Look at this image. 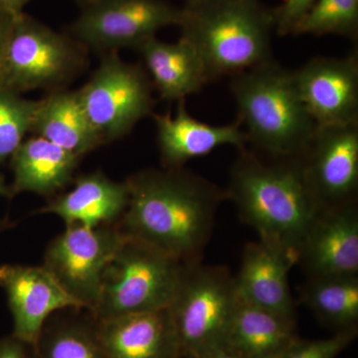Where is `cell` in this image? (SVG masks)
Listing matches in <instances>:
<instances>
[{"label":"cell","instance_id":"obj_24","mask_svg":"<svg viewBox=\"0 0 358 358\" xmlns=\"http://www.w3.org/2000/svg\"><path fill=\"white\" fill-rule=\"evenodd\" d=\"M35 358H107L91 322L54 313L33 345Z\"/></svg>","mask_w":358,"mask_h":358},{"label":"cell","instance_id":"obj_26","mask_svg":"<svg viewBox=\"0 0 358 358\" xmlns=\"http://www.w3.org/2000/svg\"><path fill=\"white\" fill-rule=\"evenodd\" d=\"M37 105L38 100H28L0 84V164L10 159L30 134Z\"/></svg>","mask_w":358,"mask_h":358},{"label":"cell","instance_id":"obj_25","mask_svg":"<svg viewBox=\"0 0 358 358\" xmlns=\"http://www.w3.org/2000/svg\"><path fill=\"white\" fill-rule=\"evenodd\" d=\"M338 35L353 41L358 35V0H317L293 35Z\"/></svg>","mask_w":358,"mask_h":358},{"label":"cell","instance_id":"obj_12","mask_svg":"<svg viewBox=\"0 0 358 358\" xmlns=\"http://www.w3.org/2000/svg\"><path fill=\"white\" fill-rule=\"evenodd\" d=\"M306 109L317 127L358 124V57L317 56L293 71Z\"/></svg>","mask_w":358,"mask_h":358},{"label":"cell","instance_id":"obj_20","mask_svg":"<svg viewBox=\"0 0 358 358\" xmlns=\"http://www.w3.org/2000/svg\"><path fill=\"white\" fill-rule=\"evenodd\" d=\"M81 157L38 136L26 138L11 155L13 196L22 192L51 197L74 180Z\"/></svg>","mask_w":358,"mask_h":358},{"label":"cell","instance_id":"obj_16","mask_svg":"<svg viewBox=\"0 0 358 358\" xmlns=\"http://www.w3.org/2000/svg\"><path fill=\"white\" fill-rule=\"evenodd\" d=\"M157 129V147L164 169H179L216 148L232 145L238 150L248 145L246 133L239 122L213 126L193 117L185 100L178 101L176 115L152 114Z\"/></svg>","mask_w":358,"mask_h":358},{"label":"cell","instance_id":"obj_6","mask_svg":"<svg viewBox=\"0 0 358 358\" xmlns=\"http://www.w3.org/2000/svg\"><path fill=\"white\" fill-rule=\"evenodd\" d=\"M182 266L140 240L124 237L103 272L92 319L100 322L169 308Z\"/></svg>","mask_w":358,"mask_h":358},{"label":"cell","instance_id":"obj_13","mask_svg":"<svg viewBox=\"0 0 358 358\" xmlns=\"http://www.w3.org/2000/svg\"><path fill=\"white\" fill-rule=\"evenodd\" d=\"M0 288L13 315V336L32 346L54 313L84 310L43 266H0Z\"/></svg>","mask_w":358,"mask_h":358},{"label":"cell","instance_id":"obj_17","mask_svg":"<svg viewBox=\"0 0 358 358\" xmlns=\"http://www.w3.org/2000/svg\"><path fill=\"white\" fill-rule=\"evenodd\" d=\"M296 259L284 250L259 240L245 246L241 268L235 277L242 300L296 322L289 284Z\"/></svg>","mask_w":358,"mask_h":358},{"label":"cell","instance_id":"obj_9","mask_svg":"<svg viewBox=\"0 0 358 358\" xmlns=\"http://www.w3.org/2000/svg\"><path fill=\"white\" fill-rule=\"evenodd\" d=\"M181 7L167 0H101L81 8L64 32L96 53L140 46L169 26H178Z\"/></svg>","mask_w":358,"mask_h":358},{"label":"cell","instance_id":"obj_32","mask_svg":"<svg viewBox=\"0 0 358 358\" xmlns=\"http://www.w3.org/2000/svg\"><path fill=\"white\" fill-rule=\"evenodd\" d=\"M31 0H0V10L6 11L13 15L24 13V7Z\"/></svg>","mask_w":358,"mask_h":358},{"label":"cell","instance_id":"obj_7","mask_svg":"<svg viewBox=\"0 0 358 358\" xmlns=\"http://www.w3.org/2000/svg\"><path fill=\"white\" fill-rule=\"evenodd\" d=\"M239 301L228 268L183 264L169 306L183 358L223 343Z\"/></svg>","mask_w":358,"mask_h":358},{"label":"cell","instance_id":"obj_34","mask_svg":"<svg viewBox=\"0 0 358 358\" xmlns=\"http://www.w3.org/2000/svg\"><path fill=\"white\" fill-rule=\"evenodd\" d=\"M14 225H15V222L9 220L8 218H0V234L6 232V230L11 229Z\"/></svg>","mask_w":358,"mask_h":358},{"label":"cell","instance_id":"obj_18","mask_svg":"<svg viewBox=\"0 0 358 358\" xmlns=\"http://www.w3.org/2000/svg\"><path fill=\"white\" fill-rule=\"evenodd\" d=\"M68 192L52 199L37 213L52 214L66 226L87 228L119 222L129 203L126 180H113L100 171L81 174Z\"/></svg>","mask_w":358,"mask_h":358},{"label":"cell","instance_id":"obj_31","mask_svg":"<svg viewBox=\"0 0 358 358\" xmlns=\"http://www.w3.org/2000/svg\"><path fill=\"white\" fill-rule=\"evenodd\" d=\"M15 17L16 15H13V14L0 10V55H1L2 51H3L7 39H8L11 29H13Z\"/></svg>","mask_w":358,"mask_h":358},{"label":"cell","instance_id":"obj_11","mask_svg":"<svg viewBox=\"0 0 358 358\" xmlns=\"http://www.w3.org/2000/svg\"><path fill=\"white\" fill-rule=\"evenodd\" d=\"M298 159L306 182L320 208L355 201L358 124L320 127Z\"/></svg>","mask_w":358,"mask_h":358},{"label":"cell","instance_id":"obj_35","mask_svg":"<svg viewBox=\"0 0 358 358\" xmlns=\"http://www.w3.org/2000/svg\"><path fill=\"white\" fill-rule=\"evenodd\" d=\"M75 2L81 7V8H83L85 6H88L90 4L95 3V2L101 1V0H74Z\"/></svg>","mask_w":358,"mask_h":358},{"label":"cell","instance_id":"obj_8","mask_svg":"<svg viewBox=\"0 0 358 358\" xmlns=\"http://www.w3.org/2000/svg\"><path fill=\"white\" fill-rule=\"evenodd\" d=\"M77 92L103 145L121 140L154 114V85L147 70L124 61L119 52L103 54L95 72Z\"/></svg>","mask_w":358,"mask_h":358},{"label":"cell","instance_id":"obj_10","mask_svg":"<svg viewBox=\"0 0 358 358\" xmlns=\"http://www.w3.org/2000/svg\"><path fill=\"white\" fill-rule=\"evenodd\" d=\"M124 237L117 223L96 228L66 226L47 247L42 266L84 310L92 312L100 298L103 272Z\"/></svg>","mask_w":358,"mask_h":358},{"label":"cell","instance_id":"obj_1","mask_svg":"<svg viewBox=\"0 0 358 358\" xmlns=\"http://www.w3.org/2000/svg\"><path fill=\"white\" fill-rule=\"evenodd\" d=\"M126 182L129 203L120 230L181 263L202 261L226 190L185 167L143 169Z\"/></svg>","mask_w":358,"mask_h":358},{"label":"cell","instance_id":"obj_2","mask_svg":"<svg viewBox=\"0 0 358 358\" xmlns=\"http://www.w3.org/2000/svg\"><path fill=\"white\" fill-rule=\"evenodd\" d=\"M231 169L227 199L240 217L256 231L261 241L291 254L299 250L320 208L306 182L300 162H265L247 148Z\"/></svg>","mask_w":358,"mask_h":358},{"label":"cell","instance_id":"obj_22","mask_svg":"<svg viewBox=\"0 0 358 358\" xmlns=\"http://www.w3.org/2000/svg\"><path fill=\"white\" fill-rule=\"evenodd\" d=\"M294 320L240 298L223 343L244 358H280L299 339Z\"/></svg>","mask_w":358,"mask_h":358},{"label":"cell","instance_id":"obj_33","mask_svg":"<svg viewBox=\"0 0 358 358\" xmlns=\"http://www.w3.org/2000/svg\"><path fill=\"white\" fill-rule=\"evenodd\" d=\"M0 197H6V199L13 197L10 185H7L6 178L1 173H0Z\"/></svg>","mask_w":358,"mask_h":358},{"label":"cell","instance_id":"obj_30","mask_svg":"<svg viewBox=\"0 0 358 358\" xmlns=\"http://www.w3.org/2000/svg\"><path fill=\"white\" fill-rule=\"evenodd\" d=\"M187 358H244L238 355L236 352L231 350L229 346L225 343H218V345H212L210 348L200 350L192 357Z\"/></svg>","mask_w":358,"mask_h":358},{"label":"cell","instance_id":"obj_5","mask_svg":"<svg viewBox=\"0 0 358 358\" xmlns=\"http://www.w3.org/2000/svg\"><path fill=\"white\" fill-rule=\"evenodd\" d=\"M88 53L64 31L18 14L0 55V84L20 94L65 89L86 68Z\"/></svg>","mask_w":358,"mask_h":358},{"label":"cell","instance_id":"obj_21","mask_svg":"<svg viewBox=\"0 0 358 358\" xmlns=\"http://www.w3.org/2000/svg\"><path fill=\"white\" fill-rule=\"evenodd\" d=\"M30 134L41 136L81 159L103 145L85 112L77 90H55L38 100Z\"/></svg>","mask_w":358,"mask_h":358},{"label":"cell","instance_id":"obj_28","mask_svg":"<svg viewBox=\"0 0 358 358\" xmlns=\"http://www.w3.org/2000/svg\"><path fill=\"white\" fill-rule=\"evenodd\" d=\"M317 0H284L275 7V33L285 36L293 34L296 26Z\"/></svg>","mask_w":358,"mask_h":358},{"label":"cell","instance_id":"obj_15","mask_svg":"<svg viewBox=\"0 0 358 358\" xmlns=\"http://www.w3.org/2000/svg\"><path fill=\"white\" fill-rule=\"evenodd\" d=\"M94 324L107 358H183L169 308Z\"/></svg>","mask_w":358,"mask_h":358},{"label":"cell","instance_id":"obj_19","mask_svg":"<svg viewBox=\"0 0 358 358\" xmlns=\"http://www.w3.org/2000/svg\"><path fill=\"white\" fill-rule=\"evenodd\" d=\"M136 50L143 58L154 88L166 102L185 100L211 82L199 54L185 39L167 43L155 36Z\"/></svg>","mask_w":358,"mask_h":358},{"label":"cell","instance_id":"obj_29","mask_svg":"<svg viewBox=\"0 0 358 358\" xmlns=\"http://www.w3.org/2000/svg\"><path fill=\"white\" fill-rule=\"evenodd\" d=\"M0 358H35L33 346L13 334L0 338Z\"/></svg>","mask_w":358,"mask_h":358},{"label":"cell","instance_id":"obj_4","mask_svg":"<svg viewBox=\"0 0 358 358\" xmlns=\"http://www.w3.org/2000/svg\"><path fill=\"white\" fill-rule=\"evenodd\" d=\"M231 93L248 145L273 159H296L317 124L306 109L294 72L274 59L232 76Z\"/></svg>","mask_w":358,"mask_h":358},{"label":"cell","instance_id":"obj_27","mask_svg":"<svg viewBox=\"0 0 358 358\" xmlns=\"http://www.w3.org/2000/svg\"><path fill=\"white\" fill-rule=\"evenodd\" d=\"M357 334V327H352L317 341L299 338L280 358H336L350 346Z\"/></svg>","mask_w":358,"mask_h":358},{"label":"cell","instance_id":"obj_23","mask_svg":"<svg viewBox=\"0 0 358 358\" xmlns=\"http://www.w3.org/2000/svg\"><path fill=\"white\" fill-rule=\"evenodd\" d=\"M301 300L324 324L338 331L357 327L358 275L308 278L301 287Z\"/></svg>","mask_w":358,"mask_h":358},{"label":"cell","instance_id":"obj_3","mask_svg":"<svg viewBox=\"0 0 358 358\" xmlns=\"http://www.w3.org/2000/svg\"><path fill=\"white\" fill-rule=\"evenodd\" d=\"M180 38L205 66L210 81L273 60L274 8L261 0H197L181 7Z\"/></svg>","mask_w":358,"mask_h":358},{"label":"cell","instance_id":"obj_14","mask_svg":"<svg viewBox=\"0 0 358 358\" xmlns=\"http://www.w3.org/2000/svg\"><path fill=\"white\" fill-rule=\"evenodd\" d=\"M299 263L308 278L358 275L357 202L320 211L301 242Z\"/></svg>","mask_w":358,"mask_h":358},{"label":"cell","instance_id":"obj_36","mask_svg":"<svg viewBox=\"0 0 358 358\" xmlns=\"http://www.w3.org/2000/svg\"><path fill=\"white\" fill-rule=\"evenodd\" d=\"M186 1H197V0H186Z\"/></svg>","mask_w":358,"mask_h":358}]
</instances>
